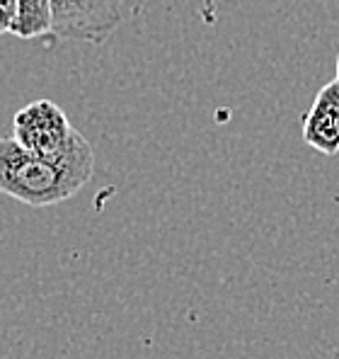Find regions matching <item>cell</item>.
Wrapping results in <instances>:
<instances>
[{
	"instance_id": "ba28073f",
	"label": "cell",
	"mask_w": 339,
	"mask_h": 359,
	"mask_svg": "<svg viewBox=\"0 0 339 359\" xmlns=\"http://www.w3.org/2000/svg\"><path fill=\"white\" fill-rule=\"evenodd\" d=\"M214 3H226V0H214Z\"/></svg>"
},
{
	"instance_id": "277c9868",
	"label": "cell",
	"mask_w": 339,
	"mask_h": 359,
	"mask_svg": "<svg viewBox=\"0 0 339 359\" xmlns=\"http://www.w3.org/2000/svg\"><path fill=\"white\" fill-rule=\"evenodd\" d=\"M303 141L322 156L339 153V81H330L315 95L303 117Z\"/></svg>"
},
{
	"instance_id": "5b68a950",
	"label": "cell",
	"mask_w": 339,
	"mask_h": 359,
	"mask_svg": "<svg viewBox=\"0 0 339 359\" xmlns=\"http://www.w3.org/2000/svg\"><path fill=\"white\" fill-rule=\"evenodd\" d=\"M13 36L22 41L51 36V3L49 0H20V15L15 22Z\"/></svg>"
},
{
	"instance_id": "6da1fadb",
	"label": "cell",
	"mask_w": 339,
	"mask_h": 359,
	"mask_svg": "<svg viewBox=\"0 0 339 359\" xmlns=\"http://www.w3.org/2000/svg\"><path fill=\"white\" fill-rule=\"evenodd\" d=\"M78 172L25 149L15 136L0 139V192L29 207H54L88 184Z\"/></svg>"
},
{
	"instance_id": "8992f818",
	"label": "cell",
	"mask_w": 339,
	"mask_h": 359,
	"mask_svg": "<svg viewBox=\"0 0 339 359\" xmlns=\"http://www.w3.org/2000/svg\"><path fill=\"white\" fill-rule=\"evenodd\" d=\"M20 0H0V34H10L18 22Z\"/></svg>"
},
{
	"instance_id": "7a4b0ae2",
	"label": "cell",
	"mask_w": 339,
	"mask_h": 359,
	"mask_svg": "<svg viewBox=\"0 0 339 359\" xmlns=\"http://www.w3.org/2000/svg\"><path fill=\"white\" fill-rule=\"evenodd\" d=\"M13 136L25 149L39 153L46 161H54L85 180L92 177V146L51 100H34L27 107L18 109L13 119Z\"/></svg>"
},
{
	"instance_id": "52a82bcc",
	"label": "cell",
	"mask_w": 339,
	"mask_h": 359,
	"mask_svg": "<svg viewBox=\"0 0 339 359\" xmlns=\"http://www.w3.org/2000/svg\"><path fill=\"white\" fill-rule=\"evenodd\" d=\"M337 81H339V56H337Z\"/></svg>"
},
{
	"instance_id": "3957f363",
	"label": "cell",
	"mask_w": 339,
	"mask_h": 359,
	"mask_svg": "<svg viewBox=\"0 0 339 359\" xmlns=\"http://www.w3.org/2000/svg\"><path fill=\"white\" fill-rule=\"evenodd\" d=\"M51 36L104 44L116 29L136 20L148 0H49Z\"/></svg>"
}]
</instances>
